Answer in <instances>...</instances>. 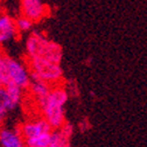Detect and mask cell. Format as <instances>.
Segmentation results:
<instances>
[{
	"label": "cell",
	"mask_w": 147,
	"mask_h": 147,
	"mask_svg": "<svg viewBox=\"0 0 147 147\" xmlns=\"http://www.w3.org/2000/svg\"><path fill=\"white\" fill-rule=\"evenodd\" d=\"M68 100V90L63 85H51L46 103L41 111L43 119L50 125L53 130H57L64 123V105Z\"/></svg>",
	"instance_id": "obj_1"
},
{
	"label": "cell",
	"mask_w": 147,
	"mask_h": 147,
	"mask_svg": "<svg viewBox=\"0 0 147 147\" xmlns=\"http://www.w3.org/2000/svg\"><path fill=\"white\" fill-rule=\"evenodd\" d=\"M27 68L29 70L30 81L41 80L50 85H55L63 78V71L61 65L59 63L48 61L41 56L28 59Z\"/></svg>",
	"instance_id": "obj_2"
},
{
	"label": "cell",
	"mask_w": 147,
	"mask_h": 147,
	"mask_svg": "<svg viewBox=\"0 0 147 147\" xmlns=\"http://www.w3.org/2000/svg\"><path fill=\"white\" fill-rule=\"evenodd\" d=\"M6 63L8 69L9 81L24 90L28 89L30 84V75H29V70L27 65L22 64L15 59L9 57L8 55L6 56Z\"/></svg>",
	"instance_id": "obj_3"
},
{
	"label": "cell",
	"mask_w": 147,
	"mask_h": 147,
	"mask_svg": "<svg viewBox=\"0 0 147 147\" xmlns=\"http://www.w3.org/2000/svg\"><path fill=\"white\" fill-rule=\"evenodd\" d=\"M21 15L28 18L34 24L41 22L49 15V6L42 0H20Z\"/></svg>",
	"instance_id": "obj_4"
},
{
	"label": "cell",
	"mask_w": 147,
	"mask_h": 147,
	"mask_svg": "<svg viewBox=\"0 0 147 147\" xmlns=\"http://www.w3.org/2000/svg\"><path fill=\"white\" fill-rule=\"evenodd\" d=\"M19 34L20 33L15 26L14 18L6 13H3L0 15V47L16 39Z\"/></svg>",
	"instance_id": "obj_5"
},
{
	"label": "cell",
	"mask_w": 147,
	"mask_h": 147,
	"mask_svg": "<svg viewBox=\"0 0 147 147\" xmlns=\"http://www.w3.org/2000/svg\"><path fill=\"white\" fill-rule=\"evenodd\" d=\"M18 131H19V133L21 134V137L25 140L27 138L35 137V136L43 133V132H50V131H53V128L45 119H40V120H35V121L25 123L24 125L20 126V128Z\"/></svg>",
	"instance_id": "obj_6"
},
{
	"label": "cell",
	"mask_w": 147,
	"mask_h": 147,
	"mask_svg": "<svg viewBox=\"0 0 147 147\" xmlns=\"http://www.w3.org/2000/svg\"><path fill=\"white\" fill-rule=\"evenodd\" d=\"M48 38L46 35H43L40 32H33L26 41V54H27V57H36V56H40L42 47L45 41Z\"/></svg>",
	"instance_id": "obj_7"
},
{
	"label": "cell",
	"mask_w": 147,
	"mask_h": 147,
	"mask_svg": "<svg viewBox=\"0 0 147 147\" xmlns=\"http://www.w3.org/2000/svg\"><path fill=\"white\" fill-rule=\"evenodd\" d=\"M28 88L30 89V92L33 94L36 102H38L39 107L42 109L45 103H46L47 96L51 89V85L45 81H41V80H32Z\"/></svg>",
	"instance_id": "obj_8"
},
{
	"label": "cell",
	"mask_w": 147,
	"mask_h": 147,
	"mask_svg": "<svg viewBox=\"0 0 147 147\" xmlns=\"http://www.w3.org/2000/svg\"><path fill=\"white\" fill-rule=\"evenodd\" d=\"M40 56L48 61L60 64L62 61V57H63V49L59 43L47 39L43 43Z\"/></svg>",
	"instance_id": "obj_9"
},
{
	"label": "cell",
	"mask_w": 147,
	"mask_h": 147,
	"mask_svg": "<svg viewBox=\"0 0 147 147\" xmlns=\"http://www.w3.org/2000/svg\"><path fill=\"white\" fill-rule=\"evenodd\" d=\"M0 147H26L19 131L0 128Z\"/></svg>",
	"instance_id": "obj_10"
},
{
	"label": "cell",
	"mask_w": 147,
	"mask_h": 147,
	"mask_svg": "<svg viewBox=\"0 0 147 147\" xmlns=\"http://www.w3.org/2000/svg\"><path fill=\"white\" fill-rule=\"evenodd\" d=\"M15 109V106L12 104L8 95H7V91H6V88L5 86H0V125H1L7 115L13 111Z\"/></svg>",
	"instance_id": "obj_11"
},
{
	"label": "cell",
	"mask_w": 147,
	"mask_h": 147,
	"mask_svg": "<svg viewBox=\"0 0 147 147\" xmlns=\"http://www.w3.org/2000/svg\"><path fill=\"white\" fill-rule=\"evenodd\" d=\"M50 136H51V131L40 133L32 138H27L25 139V146L26 147H48L50 141Z\"/></svg>",
	"instance_id": "obj_12"
},
{
	"label": "cell",
	"mask_w": 147,
	"mask_h": 147,
	"mask_svg": "<svg viewBox=\"0 0 147 147\" xmlns=\"http://www.w3.org/2000/svg\"><path fill=\"white\" fill-rule=\"evenodd\" d=\"M6 91H7V95L12 102V104L16 107L18 105L20 104V102L22 100V96H24V89H21L20 86L15 85L14 83L9 82L6 86Z\"/></svg>",
	"instance_id": "obj_13"
},
{
	"label": "cell",
	"mask_w": 147,
	"mask_h": 147,
	"mask_svg": "<svg viewBox=\"0 0 147 147\" xmlns=\"http://www.w3.org/2000/svg\"><path fill=\"white\" fill-rule=\"evenodd\" d=\"M6 56H7V54L0 50V86H6L11 82L9 76H8Z\"/></svg>",
	"instance_id": "obj_14"
},
{
	"label": "cell",
	"mask_w": 147,
	"mask_h": 147,
	"mask_svg": "<svg viewBox=\"0 0 147 147\" xmlns=\"http://www.w3.org/2000/svg\"><path fill=\"white\" fill-rule=\"evenodd\" d=\"M35 24L29 20L28 18L24 16V15H20L19 18L15 19V26L19 30V33H27V32H30L33 29V26Z\"/></svg>",
	"instance_id": "obj_15"
},
{
	"label": "cell",
	"mask_w": 147,
	"mask_h": 147,
	"mask_svg": "<svg viewBox=\"0 0 147 147\" xmlns=\"http://www.w3.org/2000/svg\"><path fill=\"white\" fill-rule=\"evenodd\" d=\"M60 136H61V138H60V142H59L57 147H71L70 146V138L64 137L63 134H61V132H60Z\"/></svg>",
	"instance_id": "obj_16"
},
{
	"label": "cell",
	"mask_w": 147,
	"mask_h": 147,
	"mask_svg": "<svg viewBox=\"0 0 147 147\" xmlns=\"http://www.w3.org/2000/svg\"><path fill=\"white\" fill-rule=\"evenodd\" d=\"M3 14V11H1V8H0V15H1Z\"/></svg>",
	"instance_id": "obj_17"
}]
</instances>
